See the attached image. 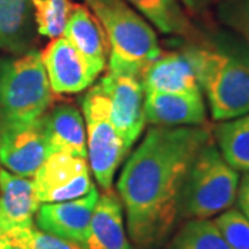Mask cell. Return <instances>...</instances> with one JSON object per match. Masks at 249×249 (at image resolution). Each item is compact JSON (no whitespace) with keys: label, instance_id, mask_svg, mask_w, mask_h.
<instances>
[{"label":"cell","instance_id":"d6986e66","mask_svg":"<svg viewBox=\"0 0 249 249\" xmlns=\"http://www.w3.org/2000/svg\"><path fill=\"white\" fill-rule=\"evenodd\" d=\"M152 27L165 35L183 37L186 42L199 40L202 32L193 24L180 0H126Z\"/></svg>","mask_w":249,"mask_h":249},{"label":"cell","instance_id":"9a60e30c","mask_svg":"<svg viewBox=\"0 0 249 249\" xmlns=\"http://www.w3.org/2000/svg\"><path fill=\"white\" fill-rule=\"evenodd\" d=\"M142 85L145 91L160 93H199V85L186 52L178 50L162 53L147 65L142 73Z\"/></svg>","mask_w":249,"mask_h":249},{"label":"cell","instance_id":"4316f807","mask_svg":"<svg viewBox=\"0 0 249 249\" xmlns=\"http://www.w3.org/2000/svg\"><path fill=\"white\" fill-rule=\"evenodd\" d=\"M180 1L188 14L201 16L206 11H209L212 7H216V4L220 0H180Z\"/></svg>","mask_w":249,"mask_h":249},{"label":"cell","instance_id":"7c38bea8","mask_svg":"<svg viewBox=\"0 0 249 249\" xmlns=\"http://www.w3.org/2000/svg\"><path fill=\"white\" fill-rule=\"evenodd\" d=\"M39 206L32 178L0 168V232L6 238L35 227Z\"/></svg>","mask_w":249,"mask_h":249},{"label":"cell","instance_id":"e0dca14e","mask_svg":"<svg viewBox=\"0 0 249 249\" xmlns=\"http://www.w3.org/2000/svg\"><path fill=\"white\" fill-rule=\"evenodd\" d=\"M42 124L50 154L62 152L88 160L86 124L80 111L70 103L49 107Z\"/></svg>","mask_w":249,"mask_h":249},{"label":"cell","instance_id":"9c48e42d","mask_svg":"<svg viewBox=\"0 0 249 249\" xmlns=\"http://www.w3.org/2000/svg\"><path fill=\"white\" fill-rule=\"evenodd\" d=\"M50 155L42 116L0 133V165L22 178H34Z\"/></svg>","mask_w":249,"mask_h":249},{"label":"cell","instance_id":"6da1fadb","mask_svg":"<svg viewBox=\"0 0 249 249\" xmlns=\"http://www.w3.org/2000/svg\"><path fill=\"white\" fill-rule=\"evenodd\" d=\"M212 139L204 126H151L124 162L116 183L133 249H160L180 222L188 168Z\"/></svg>","mask_w":249,"mask_h":249},{"label":"cell","instance_id":"83f0119b","mask_svg":"<svg viewBox=\"0 0 249 249\" xmlns=\"http://www.w3.org/2000/svg\"><path fill=\"white\" fill-rule=\"evenodd\" d=\"M0 249H28V248L24 245V244H21L19 241L14 240V238H6Z\"/></svg>","mask_w":249,"mask_h":249},{"label":"cell","instance_id":"484cf974","mask_svg":"<svg viewBox=\"0 0 249 249\" xmlns=\"http://www.w3.org/2000/svg\"><path fill=\"white\" fill-rule=\"evenodd\" d=\"M237 204L240 212L249 220V173H244L240 178L238 191H237Z\"/></svg>","mask_w":249,"mask_h":249},{"label":"cell","instance_id":"5bb4252c","mask_svg":"<svg viewBox=\"0 0 249 249\" xmlns=\"http://www.w3.org/2000/svg\"><path fill=\"white\" fill-rule=\"evenodd\" d=\"M62 36L79 53L96 78L106 70L109 54L107 36L88 6L75 4Z\"/></svg>","mask_w":249,"mask_h":249},{"label":"cell","instance_id":"44dd1931","mask_svg":"<svg viewBox=\"0 0 249 249\" xmlns=\"http://www.w3.org/2000/svg\"><path fill=\"white\" fill-rule=\"evenodd\" d=\"M160 249H231L209 219H190L172 234Z\"/></svg>","mask_w":249,"mask_h":249},{"label":"cell","instance_id":"7402d4cb","mask_svg":"<svg viewBox=\"0 0 249 249\" xmlns=\"http://www.w3.org/2000/svg\"><path fill=\"white\" fill-rule=\"evenodd\" d=\"M32 6L37 34L50 39L62 36L75 7L72 0H32Z\"/></svg>","mask_w":249,"mask_h":249},{"label":"cell","instance_id":"ba28073f","mask_svg":"<svg viewBox=\"0 0 249 249\" xmlns=\"http://www.w3.org/2000/svg\"><path fill=\"white\" fill-rule=\"evenodd\" d=\"M98 83L107 94L112 124L124 145L132 150L147 124L142 78L130 72L107 71Z\"/></svg>","mask_w":249,"mask_h":249},{"label":"cell","instance_id":"7a4b0ae2","mask_svg":"<svg viewBox=\"0 0 249 249\" xmlns=\"http://www.w3.org/2000/svg\"><path fill=\"white\" fill-rule=\"evenodd\" d=\"M196 75L214 122L249 114V52H238L223 36L187 42L181 46Z\"/></svg>","mask_w":249,"mask_h":249},{"label":"cell","instance_id":"277c9868","mask_svg":"<svg viewBox=\"0 0 249 249\" xmlns=\"http://www.w3.org/2000/svg\"><path fill=\"white\" fill-rule=\"evenodd\" d=\"M52 98L39 52L0 57V133L39 119Z\"/></svg>","mask_w":249,"mask_h":249},{"label":"cell","instance_id":"5b68a950","mask_svg":"<svg viewBox=\"0 0 249 249\" xmlns=\"http://www.w3.org/2000/svg\"><path fill=\"white\" fill-rule=\"evenodd\" d=\"M240 173L223 158L213 136L198 151L181 187L178 219H211L232 208Z\"/></svg>","mask_w":249,"mask_h":249},{"label":"cell","instance_id":"603a6c76","mask_svg":"<svg viewBox=\"0 0 249 249\" xmlns=\"http://www.w3.org/2000/svg\"><path fill=\"white\" fill-rule=\"evenodd\" d=\"M231 249H249V220L240 209L230 208L213 220Z\"/></svg>","mask_w":249,"mask_h":249},{"label":"cell","instance_id":"f1b7e54d","mask_svg":"<svg viewBox=\"0 0 249 249\" xmlns=\"http://www.w3.org/2000/svg\"><path fill=\"white\" fill-rule=\"evenodd\" d=\"M4 240H6V237L0 232V248H1V245H3V242H4Z\"/></svg>","mask_w":249,"mask_h":249},{"label":"cell","instance_id":"52a82bcc","mask_svg":"<svg viewBox=\"0 0 249 249\" xmlns=\"http://www.w3.org/2000/svg\"><path fill=\"white\" fill-rule=\"evenodd\" d=\"M32 183L39 204L76 199L96 188L90 178L88 160L62 152L47 157L36 170Z\"/></svg>","mask_w":249,"mask_h":249},{"label":"cell","instance_id":"30bf717a","mask_svg":"<svg viewBox=\"0 0 249 249\" xmlns=\"http://www.w3.org/2000/svg\"><path fill=\"white\" fill-rule=\"evenodd\" d=\"M98 196L100 193L96 187L88 196L76 199L40 204L35 216V226L47 234L80 245L86 238Z\"/></svg>","mask_w":249,"mask_h":249},{"label":"cell","instance_id":"3957f363","mask_svg":"<svg viewBox=\"0 0 249 249\" xmlns=\"http://www.w3.org/2000/svg\"><path fill=\"white\" fill-rule=\"evenodd\" d=\"M107 36L108 71H142L160 53L158 36L151 24L126 0H85Z\"/></svg>","mask_w":249,"mask_h":249},{"label":"cell","instance_id":"8992f818","mask_svg":"<svg viewBox=\"0 0 249 249\" xmlns=\"http://www.w3.org/2000/svg\"><path fill=\"white\" fill-rule=\"evenodd\" d=\"M82 115L86 124L88 162L97 184L104 191L112 190L116 172L129 148L111 121L107 94L100 83L91 85L82 98Z\"/></svg>","mask_w":249,"mask_h":249},{"label":"cell","instance_id":"d4e9b609","mask_svg":"<svg viewBox=\"0 0 249 249\" xmlns=\"http://www.w3.org/2000/svg\"><path fill=\"white\" fill-rule=\"evenodd\" d=\"M7 238H14V240L19 241L28 249H82L79 244L47 234V232L39 230L36 226L32 229L17 232Z\"/></svg>","mask_w":249,"mask_h":249},{"label":"cell","instance_id":"ffe728a7","mask_svg":"<svg viewBox=\"0 0 249 249\" xmlns=\"http://www.w3.org/2000/svg\"><path fill=\"white\" fill-rule=\"evenodd\" d=\"M211 129L227 163L237 172L249 173V114L217 122Z\"/></svg>","mask_w":249,"mask_h":249},{"label":"cell","instance_id":"4fadbf2b","mask_svg":"<svg viewBox=\"0 0 249 249\" xmlns=\"http://www.w3.org/2000/svg\"><path fill=\"white\" fill-rule=\"evenodd\" d=\"M145 121L151 126H204L208 124L206 104L199 93L145 91Z\"/></svg>","mask_w":249,"mask_h":249},{"label":"cell","instance_id":"8fae6325","mask_svg":"<svg viewBox=\"0 0 249 249\" xmlns=\"http://www.w3.org/2000/svg\"><path fill=\"white\" fill-rule=\"evenodd\" d=\"M40 57L52 91L55 94L80 93L97 79L64 36L53 39Z\"/></svg>","mask_w":249,"mask_h":249},{"label":"cell","instance_id":"2e32d148","mask_svg":"<svg viewBox=\"0 0 249 249\" xmlns=\"http://www.w3.org/2000/svg\"><path fill=\"white\" fill-rule=\"evenodd\" d=\"M82 249H133L126 231L124 206L112 190L100 194Z\"/></svg>","mask_w":249,"mask_h":249},{"label":"cell","instance_id":"ac0fdd59","mask_svg":"<svg viewBox=\"0 0 249 249\" xmlns=\"http://www.w3.org/2000/svg\"><path fill=\"white\" fill-rule=\"evenodd\" d=\"M35 35L32 0H0V50L10 54L34 50Z\"/></svg>","mask_w":249,"mask_h":249},{"label":"cell","instance_id":"cb8c5ba5","mask_svg":"<svg viewBox=\"0 0 249 249\" xmlns=\"http://www.w3.org/2000/svg\"><path fill=\"white\" fill-rule=\"evenodd\" d=\"M216 17L249 46V0H220Z\"/></svg>","mask_w":249,"mask_h":249}]
</instances>
